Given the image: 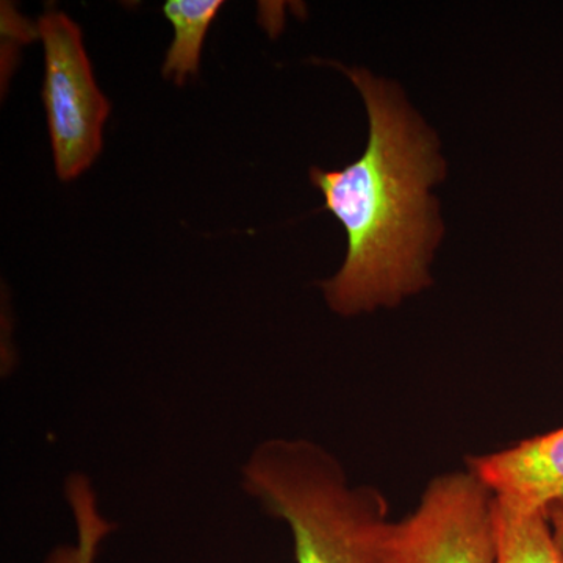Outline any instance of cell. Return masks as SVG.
<instances>
[{
    "label": "cell",
    "instance_id": "1",
    "mask_svg": "<svg viewBox=\"0 0 563 563\" xmlns=\"http://www.w3.org/2000/svg\"><path fill=\"white\" fill-rule=\"evenodd\" d=\"M342 69L365 101L368 144L358 161L339 172L312 168L310 179L347 236L342 269L321 288L333 312L354 317L398 306L431 285L428 266L443 228L429 190L446 165L435 133L395 84Z\"/></svg>",
    "mask_w": 563,
    "mask_h": 563
},
{
    "label": "cell",
    "instance_id": "2",
    "mask_svg": "<svg viewBox=\"0 0 563 563\" xmlns=\"http://www.w3.org/2000/svg\"><path fill=\"white\" fill-rule=\"evenodd\" d=\"M242 485L290 528L296 563H385L393 528L387 499L369 485H351L320 444L266 440L244 463Z\"/></svg>",
    "mask_w": 563,
    "mask_h": 563
},
{
    "label": "cell",
    "instance_id": "3",
    "mask_svg": "<svg viewBox=\"0 0 563 563\" xmlns=\"http://www.w3.org/2000/svg\"><path fill=\"white\" fill-rule=\"evenodd\" d=\"M44 47L43 101L62 180L76 179L102 150L110 102L96 85L79 25L57 10L38 21Z\"/></svg>",
    "mask_w": 563,
    "mask_h": 563
},
{
    "label": "cell",
    "instance_id": "4",
    "mask_svg": "<svg viewBox=\"0 0 563 563\" xmlns=\"http://www.w3.org/2000/svg\"><path fill=\"white\" fill-rule=\"evenodd\" d=\"M385 563H495L490 488L468 468L437 476L393 523Z\"/></svg>",
    "mask_w": 563,
    "mask_h": 563
},
{
    "label": "cell",
    "instance_id": "5",
    "mask_svg": "<svg viewBox=\"0 0 563 563\" xmlns=\"http://www.w3.org/2000/svg\"><path fill=\"white\" fill-rule=\"evenodd\" d=\"M493 495L547 509L563 501V428L466 461Z\"/></svg>",
    "mask_w": 563,
    "mask_h": 563
},
{
    "label": "cell",
    "instance_id": "6",
    "mask_svg": "<svg viewBox=\"0 0 563 563\" xmlns=\"http://www.w3.org/2000/svg\"><path fill=\"white\" fill-rule=\"evenodd\" d=\"M495 563H563L547 509L493 495Z\"/></svg>",
    "mask_w": 563,
    "mask_h": 563
},
{
    "label": "cell",
    "instance_id": "7",
    "mask_svg": "<svg viewBox=\"0 0 563 563\" xmlns=\"http://www.w3.org/2000/svg\"><path fill=\"white\" fill-rule=\"evenodd\" d=\"M221 7V0L165 2L163 13L174 27V40L163 65L165 79H172L180 87L188 76L198 74L203 40Z\"/></svg>",
    "mask_w": 563,
    "mask_h": 563
},
{
    "label": "cell",
    "instance_id": "8",
    "mask_svg": "<svg viewBox=\"0 0 563 563\" xmlns=\"http://www.w3.org/2000/svg\"><path fill=\"white\" fill-rule=\"evenodd\" d=\"M65 495L76 523L77 542L55 548L44 563H96L103 539L117 525L102 517L95 487L84 474H70Z\"/></svg>",
    "mask_w": 563,
    "mask_h": 563
},
{
    "label": "cell",
    "instance_id": "9",
    "mask_svg": "<svg viewBox=\"0 0 563 563\" xmlns=\"http://www.w3.org/2000/svg\"><path fill=\"white\" fill-rule=\"evenodd\" d=\"M547 517L553 531L554 542L558 544L563 562V501L551 504L547 507Z\"/></svg>",
    "mask_w": 563,
    "mask_h": 563
}]
</instances>
